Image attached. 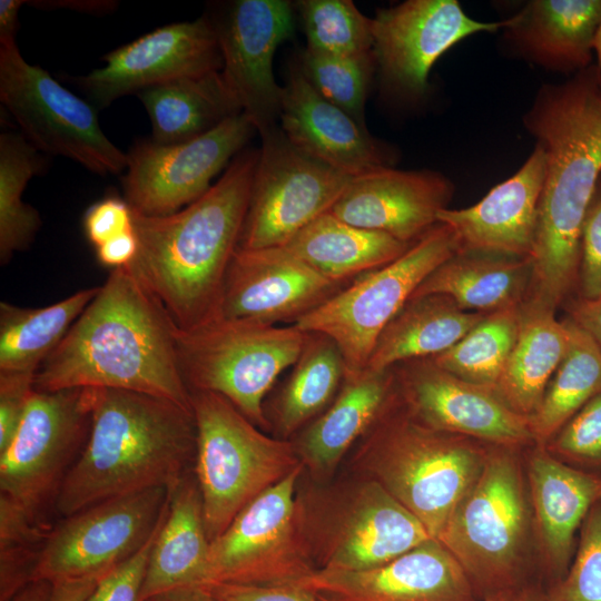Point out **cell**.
Instances as JSON below:
<instances>
[{
  "label": "cell",
  "instance_id": "1",
  "mask_svg": "<svg viewBox=\"0 0 601 601\" xmlns=\"http://www.w3.org/2000/svg\"><path fill=\"white\" fill-rule=\"evenodd\" d=\"M523 125L546 157L528 298L556 311L578 285L582 225L601 177V83L594 66L541 86Z\"/></svg>",
  "mask_w": 601,
  "mask_h": 601
},
{
  "label": "cell",
  "instance_id": "2",
  "mask_svg": "<svg viewBox=\"0 0 601 601\" xmlns=\"http://www.w3.org/2000/svg\"><path fill=\"white\" fill-rule=\"evenodd\" d=\"M176 332L162 304L127 266L112 269L39 367L35 390H125L193 410L178 363Z\"/></svg>",
  "mask_w": 601,
  "mask_h": 601
},
{
  "label": "cell",
  "instance_id": "3",
  "mask_svg": "<svg viewBox=\"0 0 601 601\" xmlns=\"http://www.w3.org/2000/svg\"><path fill=\"white\" fill-rule=\"evenodd\" d=\"M258 149L239 152L197 200L165 216L134 211L138 252L127 267L189 331L220 316L224 282L238 248Z\"/></svg>",
  "mask_w": 601,
  "mask_h": 601
},
{
  "label": "cell",
  "instance_id": "4",
  "mask_svg": "<svg viewBox=\"0 0 601 601\" xmlns=\"http://www.w3.org/2000/svg\"><path fill=\"white\" fill-rule=\"evenodd\" d=\"M195 456L193 410L144 393L93 388L90 432L55 510L66 518L116 496L155 487L170 492Z\"/></svg>",
  "mask_w": 601,
  "mask_h": 601
},
{
  "label": "cell",
  "instance_id": "5",
  "mask_svg": "<svg viewBox=\"0 0 601 601\" xmlns=\"http://www.w3.org/2000/svg\"><path fill=\"white\" fill-rule=\"evenodd\" d=\"M361 440L356 465L413 513L434 539L479 477L489 454L476 440L415 420L395 387Z\"/></svg>",
  "mask_w": 601,
  "mask_h": 601
},
{
  "label": "cell",
  "instance_id": "6",
  "mask_svg": "<svg viewBox=\"0 0 601 601\" xmlns=\"http://www.w3.org/2000/svg\"><path fill=\"white\" fill-rule=\"evenodd\" d=\"M190 395L195 476L213 541L250 502L304 464L294 442L265 434L224 396L200 391Z\"/></svg>",
  "mask_w": 601,
  "mask_h": 601
},
{
  "label": "cell",
  "instance_id": "7",
  "mask_svg": "<svg viewBox=\"0 0 601 601\" xmlns=\"http://www.w3.org/2000/svg\"><path fill=\"white\" fill-rule=\"evenodd\" d=\"M307 333L295 325H269L219 316L189 331L177 328L183 378L193 391L227 398L262 430L270 424L264 398L298 358Z\"/></svg>",
  "mask_w": 601,
  "mask_h": 601
},
{
  "label": "cell",
  "instance_id": "8",
  "mask_svg": "<svg viewBox=\"0 0 601 601\" xmlns=\"http://www.w3.org/2000/svg\"><path fill=\"white\" fill-rule=\"evenodd\" d=\"M459 250L452 228L439 223L398 258L358 276L294 325L332 338L342 353L345 377L356 376L366 368L388 322L422 282Z\"/></svg>",
  "mask_w": 601,
  "mask_h": 601
},
{
  "label": "cell",
  "instance_id": "9",
  "mask_svg": "<svg viewBox=\"0 0 601 601\" xmlns=\"http://www.w3.org/2000/svg\"><path fill=\"white\" fill-rule=\"evenodd\" d=\"M512 451L503 446L489 451L482 472L437 536L475 590L504 589L513 581L523 554L529 508Z\"/></svg>",
  "mask_w": 601,
  "mask_h": 601
},
{
  "label": "cell",
  "instance_id": "10",
  "mask_svg": "<svg viewBox=\"0 0 601 601\" xmlns=\"http://www.w3.org/2000/svg\"><path fill=\"white\" fill-rule=\"evenodd\" d=\"M303 467L256 497L210 541L201 585H296L317 570L304 504L295 496Z\"/></svg>",
  "mask_w": 601,
  "mask_h": 601
},
{
  "label": "cell",
  "instance_id": "11",
  "mask_svg": "<svg viewBox=\"0 0 601 601\" xmlns=\"http://www.w3.org/2000/svg\"><path fill=\"white\" fill-rule=\"evenodd\" d=\"M0 101L39 151L69 158L102 176L126 170L127 154L104 134L98 110L29 63L17 43L0 46Z\"/></svg>",
  "mask_w": 601,
  "mask_h": 601
},
{
  "label": "cell",
  "instance_id": "12",
  "mask_svg": "<svg viewBox=\"0 0 601 601\" xmlns=\"http://www.w3.org/2000/svg\"><path fill=\"white\" fill-rule=\"evenodd\" d=\"M93 388L33 392L21 424L0 452V494L36 523L53 506L91 426Z\"/></svg>",
  "mask_w": 601,
  "mask_h": 601
},
{
  "label": "cell",
  "instance_id": "13",
  "mask_svg": "<svg viewBox=\"0 0 601 601\" xmlns=\"http://www.w3.org/2000/svg\"><path fill=\"white\" fill-rule=\"evenodd\" d=\"M262 146L238 248L285 246L331 210L352 177L295 148L277 125L260 132Z\"/></svg>",
  "mask_w": 601,
  "mask_h": 601
},
{
  "label": "cell",
  "instance_id": "14",
  "mask_svg": "<svg viewBox=\"0 0 601 601\" xmlns=\"http://www.w3.org/2000/svg\"><path fill=\"white\" fill-rule=\"evenodd\" d=\"M168 497L167 489L155 487L111 497L63 518L50 529L32 580L53 583L105 575L148 541Z\"/></svg>",
  "mask_w": 601,
  "mask_h": 601
},
{
  "label": "cell",
  "instance_id": "15",
  "mask_svg": "<svg viewBox=\"0 0 601 601\" xmlns=\"http://www.w3.org/2000/svg\"><path fill=\"white\" fill-rule=\"evenodd\" d=\"M255 127L245 114L193 139L161 145L138 140L127 154L125 200L134 211L165 216L200 198L213 179L244 150Z\"/></svg>",
  "mask_w": 601,
  "mask_h": 601
},
{
  "label": "cell",
  "instance_id": "16",
  "mask_svg": "<svg viewBox=\"0 0 601 601\" xmlns=\"http://www.w3.org/2000/svg\"><path fill=\"white\" fill-rule=\"evenodd\" d=\"M396 395L422 424L494 446L534 442L530 420L510 408L487 387L462 380L430 357L392 367Z\"/></svg>",
  "mask_w": 601,
  "mask_h": 601
},
{
  "label": "cell",
  "instance_id": "17",
  "mask_svg": "<svg viewBox=\"0 0 601 601\" xmlns=\"http://www.w3.org/2000/svg\"><path fill=\"white\" fill-rule=\"evenodd\" d=\"M105 66L69 79L97 109L171 80L221 69L211 20L174 22L157 28L102 57Z\"/></svg>",
  "mask_w": 601,
  "mask_h": 601
},
{
  "label": "cell",
  "instance_id": "18",
  "mask_svg": "<svg viewBox=\"0 0 601 601\" xmlns=\"http://www.w3.org/2000/svg\"><path fill=\"white\" fill-rule=\"evenodd\" d=\"M306 530L318 569L332 570L378 566L434 539L413 513L370 479L348 491L326 520L306 521Z\"/></svg>",
  "mask_w": 601,
  "mask_h": 601
},
{
  "label": "cell",
  "instance_id": "19",
  "mask_svg": "<svg viewBox=\"0 0 601 601\" xmlns=\"http://www.w3.org/2000/svg\"><path fill=\"white\" fill-rule=\"evenodd\" d=\"M504 20L469 17L456 0H407L372 18L373 57L384 85L404 97L425 93L435 62L453 46L479 32H494Z\"/></svg>",
  "mask_w": 601,
  "mask_h": 601
},
{
  "label": "cell",
  "instance_id": "20",
  "mask_svg": "<svg viewBox=\"0 0 601 601\" xmlns=\"http://www.w3.org/2000/svg\"><path fill=\"white\" fill-rule=\"evenodd\" d=\"M213 22V21H211ZM221 53V77L258 134L277 125L283 87L273 61L278 46L294 31L285 0H238L213 22Z\"/></svg>",
  "mask_w": 601,
  "mask_h": 601
},
{
  "label": "cell",
  "instance_id": "21",
  "mask_svg": "<svg viewBox=\"0 0 601 601\" xmlns=\"http://www.w3.org/2000/svg\"><path fill=\"white\" fill-rule=\"evenodd\" d=\"M348 284L326 278L285 246L237 248L224 282L220 316L294 325Z\"/></svg>",
  "mask_w": 601,
  "mask_h": 601
},
{
  "label": "cell",
  "instance_id": "22",
  "mask_svg": "<svg viewBox=\"0 0 601 601\" xmlns=\"http://www.w3.org/2000/svg\"><path fill=\"white\" fill-rule=\"evenodd\" d=\"M296 585L332 601H476L467 573L437 539L378 566L317 569Z\"/></svg>",
  "mask_w": 601,
  "mask_h": 601
},
{
  "label": "cell",
  "instance_id": "23",
  "mask_svg": "<svg viewBox=\"0 0 601 601\" xmlns=\"http://www.w3.org/2000/svg\"><path fill=\"white\" fill-rule=\"evenodd\" d=\"M279 121L295 148L348 177L393 167L391 148L318 93L298 62L288 68Z\"/></svg>",
  "mask_w": 601,
  "mask_h": 601
},
{
  "label": "cell",
  "instance_id": "24",
  "mask_svg": "<svg viewBox=\"0 0 601 601\" xmlns=\"http://www.w3.org/2000/svg\"><path fill=\"white\" fill-rule=\"evenodd\" d=\"M453 183L434 170L384 167L354 177L331 208L342 220L413 244L439 224Z\"/></svg>",
  "mask_w": 601,
  "mask_h": 601
},
{
  "label": "cell",
  "instance_id": "25",
  "mask_svg": "<svg viewBox=\"0 0 601 601\" xmlns=\"http://www.w3.org/2000/svg\"><path fill=\"white\" fill-rule=\"evenodd\" d=\"M546 157L535 145L524 164L510 178L493 187L476 204L443 209L439 223L447 225L460 250L531 258L539 224Z\"/></svg>",
  "mask_w": 601,
  "mask_h": 601
},
{
  "label": "cell",
  "instance_id": "26",
  "mask_svg": "<svg viewBox=\"0 0 601 601\" xmlns=\"http://www.w3.org/2000/svg\"><path fill=\"white\" fill-rule=\"evenodd\" d=\"M601 0H531L504 20V38L545 69L579 72L591 66Z\"/></svg>",
  "mask_w": 601,
  "mask_h": 601
},
{
  "label": "cell",
  "instance_id": "27",
  "mask_svg": "<svg viewBox=\"0 0 601 601\" xmlns=\"http://www.w3.org/2000/svg\"><path fill=\"white\" fill-rule=\"evenodd\" d=\"M209 546L198 483L187 472L169 492L168 511L151 548L138 601L197 590L206 578Z\"/></svg>",
  "mask_w": 601,
  "mask_h": 601
},
{
  "label": "cell",
  "instance_id": "28",
  "mask_svg": "<svg viewBox=\"0 0 601 601\" xmlns=\"http://www.w3.org/2000/svg\"><path fill=\"white\" fill-rule=\"evenodd\" d=\"M393 392L392 367L381 372L365 368L356 376L344 377L334 401L295 443L303 464L315 475L332 472L373 425Z\"/></svg>",
  "mask_w": 601,
  "mask_h": 601
},
{
  "label": "cell",
  "instance_id": "29",
  "mask_svg": "<svg viewBox=\"0 0 601 601\" xmlns=\"http://www.w3.org/2000/svg\"><path fill=\"white\" fill-rule=\"evenodd\" d=\"M528 476L542 549L553 565L563 569L577 530L601 501V475L569 466L539 450L530 459Z\"/></svg>",
  "mask_w": 601,
  "mask_h": 601
},
{
  "label": "cell",
  "instance_id": "30",
  "mask_svg": "<svg viewBox=\"0 0 601 601\" xmlns=\"http://www.w3.org/2000/svg\"><path fill=\"white\" fill-rule=\"evenodd\" d=\"M570 343L568 319L555 309L526 298L520 309L515 344L494 388L514 412L530 417L563 359Z\"/></svg>",
  "mask_w": 601,
  "mask_h": 601
},
{
  "label": "cell",
  "instance_id": "31",
  "mask_svg": "<svg viewBox=\"0 0 601 601\" xmlns=\"http://www.w3.org/2000/svg\"><path fill=\"white\" fill-rule=\"evenodd\" d=\"M531 276L529 258L459 250L436 267L412 297L441 294L463 311L489 314L522 305Z\"/></svg>",
  "mask_w": 601,
  "mask_h": 601
},
{
  "label": "cell",
  "instance_id": "32",
  "mask_svg": "<svg viewBox=\"0 0 601 601\" xmlns=\"http://www.w3.org/2000/svg\"><path fill=\"white\" fill-rule=\"evenodd\" d=\"M466 312L450 297H411L378 335L366 368L381 372L417 358L433 357L457 343L483 317Z\"/></svg>",
  "mask_w": 601,
  "mask_h": 601
},
{
  "label": "cell",
  "instance_id": "33",
  "mask_svg": "<svg viewBox=\"0 0 601 601\" xmlns=\"http://www.w3.org/2000/svg\"><path fill=\"white\" fill-rule=\"evenodd\" d=\"M411 245L388 234L351 225L328 210L299 230L285 247L326 278L348 284L395 260Z\"/></svg>",
  "mask_w": 601,
  "mask_h": 601
},
{
  "label": "cell",
  "instance_id": "34",
  "mask_svg": "<svg viewBox=\"0 0 601 601\" xmlns=\"http://www.w3.org/2000/svg\"><path fill=\"white\" fill-rule=\"evenodd\" d=\"M137 97L149 116L151 139L161 145L193 139L242 114L220 70L160 83Z\"/></svg>",
  "mask_w": 601,
  "mask_h": 601
},
{
  "label": "cell",
  "instance_id": "35",
  "mask_svg": "<svg viewBox=\"0 0 601 601\" xmlns=\"http://www.w3.org/2000/svg\"><path fill=\"white\" fill-rule=\"evenodd\" d=\"M98 287L80 289L45 307L0 303V372L36 374L63 341Z\"/></svg>",
  "mask_w": 601,
  "mask_h": 601
},
{
  "label": "cell",
  "instance_id": "36",
  "mask_svg": "<svg viewBox=\"0 0 601 601\" xmlns=\"http://www.w3.org/2000/svg\"><path fill=\"white\" fill-rule=\"evenodd\" d=\"M345 377V364L335 342L307 333L305 345L276 398L275 425L283 436L305 426L336 397Z\"/></svg>",
  "mask_w": 601,
  "mask_h": 601
},
{
  "label": "cell",
  "instance_id": "37",
  "mask_svg": "<svg viewBox=\"0 0 601 601\" xmlns=\"http://www.w3.org/2000/svg\"><path fill=\"white\" fill-rule=\"evenodd\" d=\"M568 351L543 397L529 417L534 442L546 444L591 398L601 392V349L572 319Z\"/></svg>",
  "mask_w": 601,
  "mask_h": 601
},
{
  "label": "cell",
  "instance_id": "38",
  "mask_svg": "<svg viewBox=\"0 0 601 601\" xmlns=\"http://www.w3.org/2000/svg\"><path fill=\"white\" fill-rule=\"evenodd\" d=\"M22 134L0 135V263L33 243L41 227L39 211L22 200L28 181L40 175L46 160Z\"/></svg>",
  "mask_w": 601,
  "mask_h": 601
},
{
  "label": "cell",
  "instance_id": "39",
  "mask_svg": "<svg viewBox=\"0 0 601 601\" xmlns=\"http://www.w3.org/2000/svg\"><path fill=\"white\" fill-rule=\"evenodd\" d=\"M520 306L485 316L449 349L430 357L455 376L494 391L515 344Z\"/></svg>",
  "mask_w": 601,
  "mask_h": 601
},
{
  "label": "cell",
  "instance_id": "40",
  "mask_svg": "<svg viewBox=\"0 0 601 601\" xmlns=\"http://www.w3.org/2000/svg\"><path fill=\"white\" fill-rule=\"evenodd\" d=\"M306 47L353 59L373 57L372 18L351 0H302L297 2Z\"/></svg>",
  "mask_w": 601,
  "mask_h": 601
},
{
  "label": "cell",
  "instance_id": "41",
  "mask_svg": "<svg viewBox=\"0 0 601 601\" xmlns=\"http://www.w3.org/2000/svg\"><path fill=\"white\" fill-rule=\"evenodd\" d=\"M297 62L318 93L365 127L364 107L375 65L374 57L343 58L306 47Z\"/></svg>",
  "mask_w": 601,
  "mask_h": 601
},
{
  "label": "cell",
  "instance_id": "42",
  "mask_svg": "<svg viewBox=\"0 0 601 601\" xmlns=\"http://www.w3.org/2000/svg\"><path fill=\"white\" fill-rule=\"evenodd\" d=\"M546 601H601V501L582 522L569 572L552 589Z\"/></svg>",
  "mask_w": 601,
  "mask_h": 601
},
{
  "label": "cell",
  "instance_id": "43",
  "mask_svg": "<svg viewBox=\"0 0 601 601\" xmlns=\"http://www.w3.org/2000/svg\"><path fill=\"white\" fill-rule=\"evenodd\" d=\"M552 452L583 463H601V392L549 441Z\"/></svg>",
  "mask_w": 601,
  "mask_h": 601
},
{
  "label": "cell",
  "instance_id": "44",
  "mask_svg": "<svg viewBox=\"0 0 601 601\" xmlns=\"http://www.w3.org/2000/svg\"><path fill=\"white\" fill-rule=\"evenodd\" d=\"M168 503L148 541L129 559L106 573L87 601H138L154 542L166 518Z\"/></svg>",
  "mask_w": 601,
  "mask_h": 601
},
{
  "label": "cell",
  "instance_id": "45",
  "mask_svg": "<svg viewBox=\"0 0 601 601\" xmlns=\"http://www.w3.org/2000/svg\"><path fill=\"white\" fill-rule=\"evenodd\" d=\"M578 284L581 298L601 296V177L582 225Z\"/></svg>",
  "mask_w": 601,
  "mask_h": 601
},
{
  "label": "cell",
  "instance_id": "46",
  "mask_svg": "<svg viewBox=\"0 0 601 601\" xmlns=\"http://www.w3.org/2000/svg\"><path fill=\"white\" fill-rule=\"evenodd\" d=\"M33 373L0 372V452L14 437L35 392Z\"/></svg>",
  "mask_w": 601,
  "mask_h": 601
},
{
  "label": "cell",
  "instance_id": "47",
  "mask_svg": "<svg viewBox=\"0 0 601 601\" xmlns=\"http://www.w3.org/2000/svg\"><path fill=\"white\" fill-rule=\"evenodd\" d=\"M83 230L97 248L104 243L134 230L132 210L125 199L107 197L92 204L83 215Z\"/></svg>",
  "mask_w": 601,
  "mask_h": 601
},
{
  "label": "cell",
  "instance_id": "48",
  "mask_svg": "<svg viewBox=\"0 0 601 601\" xmlns=\"http://www.w3.org/2000/svg\"><path fill=\"white\" fill-rule=\"evenodd\" d=\"M194 592L209 601H318L316 593L298 585L208 583Z\"/></svg>",
  "mask_w": 601,
  "mask_h": 601
},
{
  "label": "cell",
  "instance_id": "49",
  "mask_svg": "<svg viewBox=\"0 0 601 601\" xmlns=\"http://www.w3.org/2000/svg\"><path fill=\"white\" fill-rule=\"evenodd\" d=\"M138 252V238L135 229L121 234L96 248L97 259L112 269L128 266Z\"/></svg>",
  "mask_w": 601,
  "mask_h": 601
},
{
  "label": "cell",
  "instance_id": "50",
  "mask_svg": "<svg viewBox=\"0 0 601 601\" xmlns=\"http://www.w3.org/2000/svg\"><path fill=\"white\" fill-rule=\"evenodd\" d=\"M566 308L568 317L584 329L601 349V296L592 299L579 297Z\"/></svg>",
  "mask_w": 601,
  "mask_h": 601
},
{
  "label": "cell",
  "instance_id": "51",
  "mask_svg": "<svg viewBox=\"0 0 601 601\" xmlns=\"http://www.w3.org/2000/svg\"><path fill=\"white\" fill-rule=\"evenodd\" d=\"M28 6L39 9H69L89 14H106L112 12L118 2L112 0H31Z\"/></svg>",
  "mask_w": 601,
  "mask_h": 601
},
{
  "label": "cell",
  "instance_id": "52",
  "mask_svg": "<svg viewBox=\"0 0 601 601\" xmlns=\"http://www.w3.org/2000/svg\"><path fill=\"white\" fill-rule=\"evenodd\" d=\"M102 577H88L53 582L50 601H87Z\"/></svg>",
  "mask_w": 601,
  "mask_h": 601
},
{
  "label": "cell",
  "instance_id": "53",
  "mask_svg": "<svg viewBox=\"0 0 601 601\" xmlns=\"http://www.w3.org/2000/svg\"><path fill=\"white\" fill-rule=\"evenodd\" d=\"M24 3L23 0H0V46L16 43L18 13Z\"/></svg>",
  "mask_w": 601,
  "mask_h": 601
},
{
  "label": "cell",
  "instance_id": "54",
  "mask_svg": "<svg viewBox=\"0 0 601 601\" xmlns=\"http://www.w3.org/2000/svg\"><path fill=\"white\" fill-rule=\"evenodd\" d=\"M52 583L47 580H32L19 590L10 601H50Z\"/></svg>",
  "mask_w": 601,
  "mask_h": 601
},
{
  "label": "cell",
  "instance_id": "55",
  "mask_svg": "<svg viewBox=\"0 0 601 601\" xmlns=\"http://www.w3.org/2000/svg\"><path fill=\"white\" fill-rule=\"evenodd\" d=\"M150 601H209L197 592H175Z\"/></svg>",
  "mask_w": 601,
  "mask_h": 601
},
{
  "label": "cell",
  "instance_id": "56",
  "mask_svg": "<svg viewBox=\"0 0 601 601\" xmlns=\"http://www.w3.org/2000/svg\"><path fill=\"white\" fill-rule=\"evenodd\" d=\"M593 52L597 57V65L594 66L598 79L601 83V20L594 38Z\"/></svg>",
  "mask_w": 601,
  "mask_h": 601
},
{
  "label": "cell",
  "instance_id": "57",
  "mask_svg": "<svg viewBox=\"0 0 601 601\" xmlns=\"http://www.w3.org/2000/svg\"><path fill=\"white\" fill-rule=\"evenodd\" d=\"M516 601H544V600L533 592H526L520 595Z\"/></svg>",
  "mask_w": 601,
  "mask_h": 601
},
{
  "label": "cell",
  "instance_id": "58",
  "mask_svg": "<svg viewBox=\"0 0 601 601\" xmlns=\"http://www.w3.org/2000/svg\"><path fill=\"white\" fill-rule=\"evenodd\" d=\"M316 595H317L318 601H332L326 597H323V595H319V594H316ZM486 601H505V599L503 597H496V598L487 599Z\"/></svg>",
  "mask_w": 601,
  "mask_h": 601
}]
</instances>
